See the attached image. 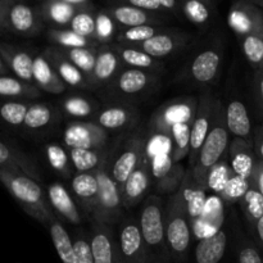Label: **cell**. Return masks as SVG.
I'll return each instance as SVG.
<instances>
[{
	"label": "cell",
	"mask_w": 263,
	"mask_h": 263,
	"mask_svg": "<svg viewBox=\"0 0 263 263\" xmlns=\"http://www.w3.org/2000/svg\"><path fill=\"white\" fill-rule=\"evenodd\" d=\"M33 81L39 89L51 94H59L66 90V84L57 73L55 68L45 54H39L33 61Z\"/></svg>",
	"instance_id": "4316f807"
},
{
	"label": "cell",
	"mask_w": 263,
	"mask_h": 263,
	"mask_svg": "<svg viewBox=\"0 0 263 263\" xmlns=\"http://www.w3.org/2000/svg\"><path fill=\"white\" fill-rule=\"evenodd\" d=\"M117 22L113 20L107 9L99 10L97 13V26H95V40L100 45L109 44L117 37Z\"/></svg>",
	"instance_id": "f6af8a7d"
},
{
	"label": "cell",
	"mask_w": 263,
	"mask_h": 263,
	"mask_svg": "<svg viewBox=\"0 0 263 263\" xmlns=\"http://www.w3.org/2000/svg\"><path fill=\"white\" fill-rule=\"evenodd\" d=\"M146 139L141 134L131 136L123 143L118 154L112 156V176L122 192L126 181L146 156Z\"/></svg>",
	"instance_id": "52a82bcc"
},
{
	"label": "cell",
	"mask_w": 263,
	"mask_h": 263,
	"mask_svg": "<svg viewBox=\"0 0 263 263\" xmlns=\"http://www.w3.org/2000/svg\"><path fill=\"white\" fill-rule=\"evenodd\" d=\"M107 10L112 15L113 20L117 22V25L123 28L138 27V26L143 25H159L161 23V18L157 13L146 12V10L139 9L133 5L123 4V3L110 5L107 8Z\"/></svg>",
	"instance_id": "7402d4cb"
},
{
	"label": "cell",
	"mask_w": 263,
	"mask_h": 263,
	"mask_svg": "<svg viewBox=\"0 0 263 263\" xmlns=\"http://www.w3.org/2000/svg\"><path fill=\"white\" fill-rule=\"evenodd\" d=\"M69 158L74 168L80 172H94L104 162L108 152L91 151V149H69Z\"/></svg>",
	"instance_id": "d590c367"
},
{
	"label": "cell",
	"mask_w": 263,
	"mask_h": 263,
	"mask_svg": "<svg viewBox=\"0 0 263 263\" xmlns=\"http://www.w3.org/2000/svg\"><path fill=\"white\" fill-rule=\"evenodd\" d=\"M50 63L55 68L57 73L59 74L64 84H68L73 87H81V89H87L90 87L89 79L86 74L82 71H80L74 64H72L61 51L58 48H49L44 51Z\"/></svg>",
	"instance_id": "d4e9b609"
},
{
	"label": "cell",
	"mask_w": 263,
	"mask_h": 263,
	"mask_svg": "<svg viewBox=\"0 0 263 263\" xmlns=\"http://www.w3.org/2000/svg\"><path fill=\"white\" fill-rule=\"evenodd\" d=\"M20 0H0V25L5 22L10 8Z\"/></svg>",
	"instance_id": "91938a15"
},
{
	"label": "cell",
	"mask_w": 263,
	"mask_h": 263,
	"mask_svg": "<svg viewBox=\"0 0 263 263\" xmlns=\"http://www.w3.org/2000/svg\"><path fill=\"white\" fill-rule=\"evenodd\" d=\"M249 181H251V186L258 190L263 195V161H259L258 159V162L256 164V168H254Z\"/></svg>",
	"instance_id": "6f0895ef"
},
{
	"label": "cell",
	"mask_w": 263,
	"mask_h": 263,
	"mask_svg": "<svg viewBox=\"0 0 263 263\" xmlns=\"http://www.w3.org/2000/svg\"><path fill=\"white\" fill-rule=\"evenodd\" d=\"M2 54V62L7 64L8 68L17 76V79L33 84V61L35 58L31 57L28 51L18 48V46L10 45V44H3L0 48Z\"/></svg>",
	"instance_id": "ffe728a7"
},
{
	"label": "cell",
	"mask_w": 263,
	"mask_h": 263,
	"mask_svg": "<svg viewBox=\"0 0 263 263\" xmlns=\"http://www.w3.org/2000/svg\"><path fill=\"white\" fill-rule=\"evenodd\" d=\"M49 40L55 44L58 48L74 49V48H99L100 44L95 39L85 37L79 35L71 28H51L48 32Z\"/></svg>",
	"instance_id": "d6a6232c"
},
{
	"label": "cell",
	"mask_w": 263,
	"mask_h": 263,
	"mask_svg": "<svg viewBox=\"0 0 263 263\" xmlns=\"http://www.w3.org/2000/svg\"><path fill=\"white\" fill-rule=\"evenodd\" d=\"M198 102L199 100H197L195 98L186 97L171 100V102L161 105L153 113L151 121H149L151 133L154 135H164L170 138L175 126L193 122L195 112H197Z\"/></svg>",
	"instance_id": "8992f818"
},
{
	"label": "cell",
	"mask_w": 263,
	"mask_h": 263,
	"mask_svg": "<svg viewBox=\"0 0 263 263\" xmlns=\"http://www.w3.org/2000/svg\"><path fill=\"white\" fill-rule=\"evenodd\" d=\"M233 175V168H231L228 154H226L210 171V175H208L207 179V190L220 195Z\"/></svg>",
	"instance_id": "b9f144b4"
},
{
	"label": "cell",
	"mask_w": 263,
	"mask_h": 263,
	"mask_svg": "<svg viewBox=\"0 0 263 263\" xmlns=\"http://www.w3.org/2000/svg\"><path fill=\"white\" fill-rule=\"evenodd\" d=\"M115 263H126L125 261H123L122 256H121L120 248H118L117 252H116V261H115Z\"/></svg>",
	"instance_id": "e7e4bbea"
},
{
	"label": "cell",
	"mask_w": 263,
	"mask_h": 263,
	"mask_svg": "<svg viewBox=\"0 0 263 263\" xmlns=\"http://www.w3.org/2000/svg\"><path fill=\"white\" fill-rule=\"evenodd\" d=\"M229 133L230 131L226 125V108L220 100H217L210 134L200 149L197 163L189 170L197 184L204 187L205 190H207V179L210 171L222 159L225 154H228L230 146Z\"/></svg>",
	"instance_id": "7a4b0ae2"
},
{
	"label": "cell",
	"mask_w": 263,
	"mask_h": 263,
	"mask_svg": "<svg viewBox=\"0 0 263 263\" xmlns=\"http://www.w3.org/2000/svg\"><path fill=\"white\" fill-rule=\"evenodd\" d=\"M164 226L172 263H187L192 244L193 225L186 200L181 190L171 195L164 208Z\"/></svg>",
	"instance_id": "6da1fadb"
},
{
	"label": "cell",
	"mask_w": 263,
	"mask_h": 263,
	"mask_svg": "<svg viewBox=\"0 0 263 263\" xmlns=\"http://www.w3.org/2000/svg\"><path fill=\"white\" fill-rule=\"evenodd\" d=\"M180 12L194 25H207L211 20L210 3L202 0H180Z\"/></svg>",
	"instance_id": "7bdbcfd3"
},
{
	"label": "cell",
	"mask_w": 263,
	"mask_h": 263,
	"mask_svg": "<svg viewBox=\"0 0 263 263\" xmlns=\"http://www.w3.org/2000/svg\"><path fill=\"white\" fill-rule=\"evenodd\" d=\"M0 170H5L14 175L28 176L36 181L41 180L36 162L5 141L0 143Z\"/></svg>",
	"instance_id": "2e32d148"
},
{
	"label": "cell",
	"mask_w": 263,
	"mask_h": 263,
	"mask_svg": "<svg viewBox=\"0 0 263 263\" xmlns=\"http://www.w3.org/2000/svg\"><path fill=\"white\" fill-rule=\"evenodd\" d=\"M120 3L133 5V7L146 10V12H152V13L166 12V10L163 9V7H162L157 0H120Z\"/></svg>",
	"instance_id": "11a10c76"
},
{
	"label": "cell",
	"mask_w": 263,
	"mask_h": 263,
	"mask_svg": "<svg viewBox=\"0 0 263 263\" xmlns=\"http://www.w3.org/2000/svg\"><path fill=\"white\" fill-rule=\"evenodd\" d=\"M228 249V233L220 229L213 235L198 240L194 251L195 263H220Z\"/></svg>",
	"instance_id": "603a6c76"
},
{
	"label": "cell",
	"mask_w": 263,
	"mask_h": 263,
	"mask_svg": "<svg viewBox=\"0 0 263 263\" xmlns=\"http://www.w3.org/2000/svg\"><path fill=\"white\" fill-rule=\"evenodd\" d=\"M226 125L235 138L253 143L248 109L240 100H233L226 107Z\"/></svg>",
	"instance_id": "4dcf8cb0"
},
{
	"label": "cell",
	"mask_w": 263,
	"mask_h": 263,
	"mask_svg": "<svg viewBox=\"0 0 263 263\" xmlns=\"http://www.w3.org/2000/svg\"><path fill=\"white\" fill-rule=\"evenodd\" d=\"M46 195H48L51 208L63 220L72 223V225H80L82 222L81 213H80L76 199L71 197V194L67 192L63 185L59 184V182L49 185Z\"/></svg>",
	"instance_id": "44dd1931"
},
{
	"label": "cell",
	"mask_w": 263,
	"mask_h": 263,
	"mask_svg": "<svg viewBox=\"0 0 263 263\" xmlns=\"http://www.w3.org/2000/svg\"><path fill=\"white\" fill-rule=\"evenodd\" d=\"M248 2L253 3V4L257 5V7L262 8V9H263V0H248Z\"/></svg>",
	"instance_id": "03108f58"
},
{
	"label": "cell",
	"mask_w": 263,
	"mask_h": 263,
	"mask_svg": "<svg viewBox=\"0 0 263 263\" xmlns=\"http://www.w3.org/2000/svg\"><path fill=\"white\" fill-rule=\"evenodd\" d=\"M252 233L254 234V238H256V240L258 241L259 247L263 249V216L259 218L258 222L256 223V226H254Z\"/></svg>",
	"instance_id": "6125c7cd"
},
{
	"label": "cell",
	"mask_w": 263,
	"mask_h": 263,
	"mask_svg": "<svg viewBox=\"0 0 263 263\" xmlns=\"http://www.w3.org/2000/svg\"><path fill=\"white\" fill-rule=\"evenodd\" d=\"M253 146L256 156L259 161H263V125L259 126L256 130L253 138Z\"/></svg>",
	"instance_id": "680465c9"
},
{
	"label": "cell",
	"mask_w": 263,
	"mask_h": 263,
	"mask_svg": "<svg viewBox=\"0 0 263 263\" xmlns=\"http://www.w3.org/2000/svg\"><path fill=\"white\" fill-rule=\"evenodd\" d=\"M120 62L121 59L115 46L110 44L100 45L97 50V62L90 79V87L102 86L112 81L113 77L117 76Z\"/></svg>",
	"instance_id": "d6986e66"
},
{
	"label": "cell",
	"mask_w": 263,
	"mask_h": 263,
	"mask_svg": "<svg viewBox=\"0 0 263 263\" xmlns=\"http://www.w3.org/2000/svg\"><path fill=\"white\" fill-rule=\"evenodd\" d=\"M139 222L145 241L148 263H172L167 247L164 208L161 198L149 195L144 200Z\"/></svg>",
	"instance_id": "277c9868"
},
{
	"label": "cell",
	"mask_w": 263,
	"mask_h": 263,
	"mask_svg": "<svg viewBox=\"0 0 263 263\" xmlns=\"http://www.w3.org/2000/svg\"><path fill=\"white\" fill-rule=\"evenodd\" d=\"M53 118V109L46 104H32L26 115L25 126L31 130H37L49 125Z\"/></svg>",
	"instance_id": "c3c4849f"
},
{
	"label": "cell",
	"mask_w": 263,
	"mask_h": 263,
	"mask_svg": "<svg viewBox=\"0 0 263 263\" xmlns=\"http://www.w3.org/2000/svg\"><path fill=\"white\" fill-rule=\"evenodd\" d=\"M118 248L126 263H148L145 241L141 233L140 222L128 218L120 225Z\"/></svg>",
	"instance_id": "7c38bea8"
},
{
	"label": "cell",
	"mask_w": 263,
	"mask_h": 263,
	"mask_svg": "<svg viewBox=\"0 0 263 263\" xmlns=\"http://www.w3.org/2000/svg\"><path fill=\"white\" fill-rule=\"evenodd\" d=\"M0 94L3 97H21V98H37L40 95L39 87L32 84L22 81L20 79L5 76L0 77Z\"/></svg>",
	"instance_id": "ab89813d"
},
{
	"label": "cell",
	"mask_w": 263,
	"mask_h": 263,
	"mask_svg": "<svg viewBox=\"0 0 263 263\" xmlns=\"http://www.w3.org/2000/svg\"><path fill=\"white\" fill-rule=\"evenodd\" d=\"M62 2L71 3V4H74V5H86V4H90V0H62Z\"/></svg>",
	"instance_id": "be15d7a7"
},
{
	"label": "cell",
	"mask_w": 263,
	"mask_h": 263,
	"mask_svg": "<svg viewBox=\"0 0 263 263\" xmlns=\"http://www.w3.org/2000/svg\"><path fill=\"white\" fill-rule=\"evenodd\" d=\"M249 189H251V181L246 177L234 174L218 197L223 203L234 204L236 202H240L241 198L248 193Z\"/></svg>",
	"instance_id": "bcb514c9"
},
{
	"label": "cell",
	"mask_w": 263,
	"mask_h": 263,
	"mask_svg": "<svg viewBox=\"0 0 263 263\" xmlns=\"http://www.w3.org/2000/svg\"><path fill=\"white\" fill-rule=\"evenodd\" d=\"M74 263H94L91 244L85 236H76L73 240Z\"/></svg>",
	"instance_id": "f5cc1de1"
},
{
	"label": "cell",
	"mask_w": 263,
	"mask_h": 263,
	"mask_svg": "<svg viewBox=\"0 0 263 263\" xmlns=\"http://www.w3.org/2000/svg\"><path fill=\"white\" fill-rule=\"evenodd\" d=\"M112 156L113 153H108L104 162L95 171L99 192L91 217L95 223L105 226L116 225L122 217V210L125 208L120 187L112 176Z\"/></svg>",
	"instance_id": "5b68a950"
},
{
	"label": "cell",
	"mask_w": 263,
	"mask_h": 263,
	"mask_svg": "<svg viewBox=\"0 0 263 263\" xmlns=\"http://www.w3.org/2000/svg\"><path fill=\"white\" fill-rule=\"evenodd\" d=\"M63 141L68 149L103 151L108 143V133L97 122L72 121L64 128Z\"/></svg>",
	"instance_id": "ba28073f"
},
{
	"label": "cell",
	"mask_w": 263,
	"mask_h": 263,
	"mask_svg": "<svg viewBox=\"0 0 263 263\" xmlns=\"http://www.w3.org/2000/svg\"><path fill=\"white\" fill-rule=\"evenodd\" d=\"M254 94H256L257 104L263 116V67L257 69L254 76Z\"/></svg>",
	"instance_id": "9f6ffc18"
},
{
	"label": "cell",
	"mask_w": 263,
	"mask_h": 263,
	"mask_svg": "<svg viewBox=\"0 0 263 263\" xmlns=\"http://www.w3.org/2000/svg\"><path fill=\"white\" fill-rule=\"evenodd\" d=\"M192 123H181L175 126L171 131L170 139L172 140L171 157L174 162L180 163L182 159L190 154V134H192Z\"/></svg>",
	"instance_id": "74e56055"
},
{
	"label": "cell",
	"mask_w": 263,
	"mask_h": 263,
	"mask_svg": "<svg viewBox=\"0 0 263 263\" xmlns=\"http://www.w3.org/2000/svg\"><path fill=\"white\" fill-rule=\"evenodd\" d=\"M239 263H263V258L258 249L249 243L248 240H241L238 247Z\"/></svg>",
	"instance_id": "db71d44e"
},
{
	"label": "cell",
	"mask_w": 263,
	"mask_h": 263,
	"mask_svg": "<svg viewBox=\"0 0 263 263\" xmlns=\"http://www.w3.org/2000/svg\"><path fill=\"white\" fill-rule=\"evenodd\" d=\"M46 158H48L49 164L55 171H58L63 176H68L71 172V163H69L71 158H69V153H67L63 146L49 144L46 146Z\"/></svg>",
	"instance_id": "681fc988"
},
{
	"label": "cell",
	"mask_w": 263,
	"mask_h": 263,
	"mask_svg": "<svg viewBox=\"0 0 263 263\" xmlns=\"http://www.w3.org/2000/svg\"><path fill=\"white\" fill-rule=\"evenodd\" d=\"M221 66V53L218 49H205L192 62L190 73L199 84H208L218 73Z\"/></svg>",
	"instance_id": "f1b7e54d"
},
{
	"label": "cell",
	"mask_w": 263,
	"mask_h": 263,
	"mask_svg": "<svg viewBox=\"0 0 263 263\" xmlns=\"http://www.w3.org/2000/svg\"><path fill=\"white\" fill-rule=\"evenodd\" d=\"M184 167L172 159L171 154L154 157L152 161V176L157 192L161 194H176L185 179Z\"/></svg>",
	"instance_id": "8fae6325"
},
{
	"label": "cell",
	"mask_w": 263,
	"mask_h": 263,
	"mask_svg": "<svg viewBox=\"0 0 263 263\" xmlns=\"http://www.w3.org/2000/svg\"><path fill=\"white\" fill-rule=\"evenodd\" d=\"M180 190L182 192L185 200H186L190 221H192V225L194 228L198 221L202 218L205 207H207V195H205L207 190L197 184L190 171H186Z\"/></svg>",
	"instance_id": "83f0119b"
},
{
	"label": "cell",
	"mask_w": 263,
	"mask_h": 263,
	"mask_svg": "<svg viewBox=\"0 0 263 263\" xmlns=\"http://www.w3.org/2000/svg\"><path fill=\"white\" fill-rule=\"evenodd\" d=\"M228 158L230 166L235 175H239L246 179H251L258 158L254 152L253 143L244 139L235 138L230 143L228 151Z\"/></svg>",
	"instance_id": "e0dca14e"
},
{
	"label": "cell",
	"mask_w": 263,
	"mask_h": 263,
	"mask_svg": "<svg viewBox=\"0 0 263 263\" xmlns=\"http://www.w3.org/2000/svg\"><path fill=\"white\" fill-rule=\"evenodd\" d=\"M189 39L190 36L187 33L166 28L163 32L158 33L154 37L149 39V40L144 41V43L131 46L140 49V50L145 51L146 54L152 55L153 58L158 59L170 55V54L181 49L189 41Z\"/></svg>",
	"instance_id": "9a60e30c"
},
{
	"label": "cell",
	"mask_w": 263,
	"mask_h": 263,
	"mask_svg": "<svg viewBox=\"0 0 263 263\" xmlns=\"http://www.w3.org/2000/svg\"><path fill=\"white\" fill-rule=\"evenodd\" d=\"M63 108L67 115L72 117L84 118L94 113V105L90 100L81 97L67 98L63 103Z\"/></svg>",
	"instance_id": "816d5d0a"
},
{
	"label": "cell",
	"mask_w": 263,
	"mask_h": 263,
	"mask_svg": "<svg viewBox=\"0 0 263 263\" xmlns=\"http://www.w3.org/2000/svg\"><path fill=\"white\" fill-rule=\"evenodd\" d=\"M71 187L77 204L81 207L85 215L91 217L95 205H97L98 192H99V184H98L95 171L84 172V174L79 172L72 179Z\"/></svg>",
	"instance_id": "ac0fdd59"
},
{
	"label": "cell",
	"mask_w": 263,
	"mask_h": 263,
	"mask_svg": "<svg viewBox=\"0 0 263 263\" xmlns=\"http://www.w3.org/2000/svg\"><path fill=\"white\" fill-rule=\"evenodd\" d=\"M90 244L94 256V263H115L118 240H116L113 236L110 226L95 223Z\"/></svg>",
	"instance_id": "cb8c5ba5"
},
{
	"label": "cell",
	"mask_w": 263,
	"mask_h": 263,
	"mask_svg": "<svg viewBox=\"0 0 263 263\" xmlns=\"http://www.w3.org/2000/svg\"><path fill=\"white\" fill-rule=\"evenodd\" d=\"M157 79L151 72L138 68H126L117 74L115 86L122 95H136L148 90Z\"/></svg>",
	"instance_id": "484cf974"
},
{
	"label": "cell",
	"mask_w": 263,
	"mask_h": 263,
	"mask_svg": "<svg viewBox=\"0 0 263 263\" xmlns=\"http://www.w3.org/2000/svg\"><path fill=\"white\" fill-rule=\"evenodd\" d=\"M113 46H115L121 62L131 66V68L148 69V71H158L162 68V63L158 59L153 58L140 49H136L131 45H122V44H117Z\"/></svg>",
	"instance_id": "1f68e13d"
},
{
	"label": "cell",
	"mask_w": 263,
	"mask_h": 263,
	"mask_svg": "<svg viewBox=\"0 0 263 263\" xmlns=\"http://www.w3.org/2000/svg\"><path fill=\"white\" fill-rule=\"evenodd\" d=\"M44 20L40 9L31 7L23 0H20L10 8L2 28L12 31L18 35L33 36L40 32Z\"/></svg>",
	"instance_id": "4fadbf2b"
},
{
	"label": "cell",
	"mask_w": 263,
	"mask_h": 263,
	"mask_svg": "<svg viewBox=\"0 0 263 263\" xmlns=\"http://www.w3.org/2000/svg\"><path fill=\"white\" fill-rule=\"evenodd\" d=\"M241 211L248 221L249 228L253 231L254 226L263 216V195L257 189L251 186L246 195L239 202Z\"/></svg>",
	"instance_id": "60d3db41"
},
{
	"label": "cell",
	"mask_w": 263,
	"mask_h": 263,
	"mask_svg": "<svg viewBox=\"0 0 263 263\" xmlns=\"http://www.w3.org/2000/svg\"><path fill=\"white\" fill-rule=\"evenodd\" d=\"M202 2H205V3H210L211 0H202Z\"/></svg>",
	"instance_id": "003e7915"
},
{
	"label": "cell",
	"mask_w": 263,
	"mask_h": 263,
	"mask_svg": "<svg viewBox=\"0 0 263 263\" xmlns=\"http://www.w3.org/2000/svg\"><path fill=\"white\" fill-rule=\"evenodd\" d=\"M30 105L21 102H8L4 103L0 108V115L3 120L13 126L25 125L26 115L28 112Z\"/></svg>",
	"instance_id": "f907efd6"
},
{
	"label": "cell",
	"mask_w": 263,
	"mask_h": 263,
	"mask_svg": "<svg viewBox=\"0 0 263 263\" xmlns=\"http://www.w3.org/2000/svg\"><path fill=\"white\" fill-rule=\"evenodd\" d=\"M164 30L166 28L159 25H143L138 27L123 28L118 32L116 39L118 40V44H122V45H136V44L144 43L154 37L158 33L163 32Z\"/></svg>",
	"instance_id": "f35d334b"
},
{
	"label": "cell",
	"mask_w": 263,
	"mask_h": 263,
	"mask_svg": "<svg viewBox=\"0 0 263 263\" xmlns=\"http://www.w3.org/2000/svg\"><path fill=\"white\" fill-rule=\"evenodd\" d=\"M49 231L62 263H74L73 241L62 222H59L58 220L53 221L49 225Z\"/></svg>",
	"instance_id": "e575fe53"
},
{
	"label": "cell",
	"mask_w": 263,
	"mask_h": 263,
	"mask_svg": "<svg viewBox=\"0 0 263 263\" xmlns=\"http://www.w3.org/2000/svg\"><path fill=\"white\" fill-rule=\"evenodd\" d=\"M216 102L217 100L213 99L211 92H203L199 98L197 112H195L194 120L192 123V134H190V168H193L197 163L200 149L210 134Z\"/></svg>",
	"instance_id": "9c48e42d"
},
{
	"label": "cell",
	"mask_w": 263,
	"mask_h": 263,
	"mask_svg": "<svg viewBox=\"0 0 263 263\" xmlns=\"http://www.w3.org/2000/svg\"><path fill=\"white\" fill-rule=\"evenodd\" d=\"M57 48H58V46H57ZM58 50L61 51L72 64H74L80 71L84 72L90 82V79H91L92 72H94L95 68V62H97L98 48H58Z\"/></svg>",
	"instance_id": "8d00e7d4"
},
{
	"label": "cell",
	"mask_w": 263,
	"mask_h": 263,
	"mask_svg": "<svg viewBox=\"0 0 263 263\" xmlns=\"http://www.w3.org/2000/svg\"><path fill=\"white\" fill-rule=\"evenodd\" d=\"M152 177H153L152 176V161L146 154L138 168L128 177L122 192H121L123 207L130 210V208L138 205L146 197L149 186H151Z\"/></svg>",
	"instance_id": "5bb4252c"
},
{
	"label": "cell",
	"mask_w": 263,
	"mask_h": 263,
	"mask_svg": "<svg viewBox=\"0 0 263 263\" xmlns=\"http://www.w3.org/2000/svg\"><path fill=\"white\" fill-rule=\"evenodd\" d=\"M228 23L239 39L263 35V9L248 0H234L229 10Z\"/></svg>",
	"instance_id": "30bf717a"
},
{
	"label": "cell",
	"mask_w": 263,
	"mask_h": 263,
	"mask_svg": "<svg viewBox=\"0 0 263 263\" xmlns=\"http://www.w3.org/2000/svg\"><path fill=\"white\" fill-rule=\"evenodd\" d=\"M135 110L126 107H110L98 115L97 123L104 130H120L134 122Z\"/></svg>",
	"instance_id": "836d02e7"
},
{
	"label": "cell",
	"mask_w": 263,
	"mask_h": 263,
	"mask_svg": "<svg viewBox=\"0 0 263 263\" xmlns=\"http://www.w3.org/2000/svg\"><path fill=\"white\" fill-rule=\"evenodd\" d=\"M0 180L10 195L31 217L48 226L55 221L48 195L44 194L39 181L23 175H14L5 170H0Z\"/></svg>",
	"instance_id": "3957f363"
},
{
	"label": "cell",
	"mask_w": 263,
	"mask_h": 263,
	"mask_svg": "<svg viewBox=\"0 0 263 263\" xmlns=\"http://www.w3.org/2000/svg\"><path fill=\"white\" fill-rule=\"evenodd\" d=\"M159 4L163 7L166 12L175 13V14H180V0H157Z\"/></svg>",
	"instance_id": "94428289"
},
{
	"label": "cell",
	"mask_w": 263,
	"mask_h": 263,
	"mask_svg": "<svg viewBox=\"0 0 263 263\" xmlns=\"http://www.w3.org/2000/svg\"><path fill=\"white\" fill-rule=\"evenodd\" d=\"M84 5H74L62 0H45L40 9L44 22L50 23L54 28L71 25L72 20Z\"/></svg>",
	"instance_id": "f546056e"
},
{
	"label": "cell",
	"mask_w": 263,
	"mask_h": 263,
	"mask_svg": "<svg viewBox=\"0 0 263 263\" xmlns=\"http://www.w3.org/2000/svg\"><path fill=\"white\" fill-rule=\"evenodd\" d=\"M95 26H97V14L92 10L91 4H86L74 15L69 28L85 37L95 39Z\"/></svg>",
	"instance_id": "ee69618b"
},
{
	"label": "cell",
	"mask_w": 263,
	"mask_h": 263,
	"mask_svg": "<svg viewBox=\"0 0 263 263\" xmlns=\"http://www.w3.org/2000/svg\"><path fill=\"white\" fill-rule=\"evenodd\" d=\"M249 63L257 69L263 67V35H248L239 39Z\"/></svg>",
	"instance_id": "7dc6e473"
}]
</instances>
